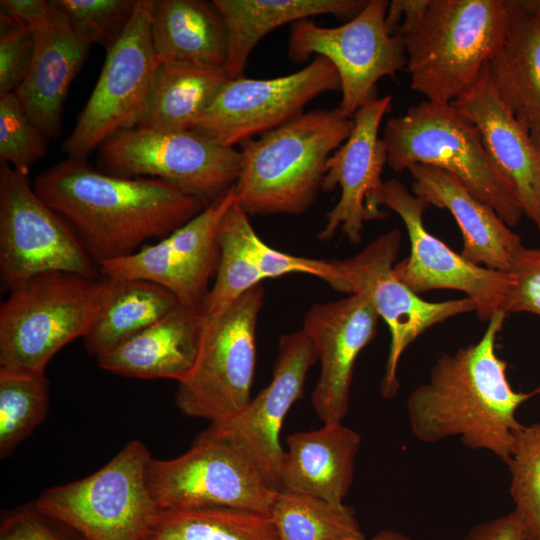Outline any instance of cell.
Segmentation results:
<instances>
[{"mask_svg": "<svg viewBox=\"0 0 540 540\" xmlns=\"http://www.w3.org/2000/svg\"><path fill=\"white\" fill-rule=\"evenodd\" d=\"M144 540H279L268 513L235 508L158 510Z\"/></svg>", "mask_w": 540, "mask_h": 540, "instance_id": "4dcf8cb0", "label": "cell"}, {"mask_svg": "<svg viewBox=\"0 0 540 540\" xmlns=\"http://www.w3.org/2000/svg\"><path fill=\"white\" fill-rule=\"evenodd\" d=\"M249 215L235 202L224 215L219 231V264L214 285L207 293L201 311L212 317L264 280L252 260L246 245Z\"/></svg>", "mask_w": 540, "mask_h": 540, "instance_id": "d6a6232c", "label": "cell"}, {"mask_svg": "<svg viewBox=\"0 0 540 540\" xmlns=\"http://www.w3.org/2000/svg\"><path fill=\"white\" fill-rule=\"evenodd\" d=\"M391 104L390 95L375 96L365 102L353 116L351 134L327 160L322 190L331 191L339 186L341 194L325 215L326 223L318 234L320 240H330L340 229L351 243L357 244L365 222L388 215L377 206L376 198L387 164L386 145L379 129Z\"/></svg>", "mask_w": 540, "mask_h": 540, "instance_id": "d6986e66", "label": "cell"}, {"mask_svg": "<svg viewBox=\"0 0 540 540\" xmlns=\"http://www.w3.org/2000/svg\"><path fill=\"white\" fill-rule=\"evenodd\" d=\"M151 458L130 440L102 468L45 490L33 506L84 540H144L158 512L147 483Z\"/></svg>", "mask_w": 540, "mask_h": 540, "instance_id": "52a82bcc", "label": "cell"}, {"mask_svg": "<svg viewBox=\"0 0 540 540\" xmlns=\"http://www.w3.org/2000/svg\"><path fill=\"white\" fill-rule=\"evenodd\" d=\"M510 23L488 67L494 87L540 152V11L532 0H506Z\"/></svg>", "mask_w": 540, "mask_h": 540, "instance_id": "484cf974", "label": "cell"}, {"mask_svg": "<svg viewBox=\"0 0 540 540\" xmlns=\"http://www.w3.org/2000/svg\"><path fill=\"white\" fill-rule=\"evenodd\" d=\"M235 200L233 186L156 244L100 263V274L117 280L149 281L166 288L180 304L201 307L219 264V227Z\"/></svg>", "mask_w": 540, "mask_h": 540, "instance_id": "e0dca14e", "label": "cell"}, {"mask_svg": "<svg viewBox=\"0 0 540 540\" xmlns=\"http://www.w3.org/2000/svg\"><path fill=\"white\" fill-rule=\"evenodd\" d=\"M382 139L394 172L418 164L442 169L509 227L519 222L523 210L511 185L490 158L477 127L452 103L424 100L410 107L386 122Z\"/></svg>", "mask_w": 540, "mask_h": 540, "instance_id": "8992f818", "label": "cell"}, {"mask_svg": "<svg viewBox=\"0 0 540 540\" xmlns=\"http://www.w3.org/2000/svg\"><path fill=\"white\" fill-rule=\"evenodd\" d=\"M509 23L506 0H427L419 16L396 32L411 89L441 104L467 93L503 44Z\"/></svg>", "mask_w": 540, "mask_h": 540, "instance_id": "277c9868", "label": "cell"}, {"mask_svg": "<svg viewBox=\"0 0 540 540\" xmlns=\"http://www.w3.org/2000/svg\"><path fill=\"white\" fill-rule=\"evenodd\" d=\"M180 303L166 288L144 280H120L113 299L85 335L87 352L96 357L126 342Z\"/></svg>", "mask_w": 540, "mask_h": 540, "instance_id": "f546056e", "label": "cell"}, {"mask_svg": "<svg viewBox=\"0 0 540 540\" xmlns=\"http://www.w3.org/2000/svg\"><path fill=\"white\" fill-rule=\"evenodd\" d=\"M0 94L15 92L26 78L34 56L31 29L20 26L4 10L0 13Z\"/></svg>", "mask_w": 540, "mask_h": 540, "instance_id": "f35d334b", "label": "cell"}, {"mask_svg": "<svg viewBox=\"0 0 540 540\" xmlns=\"http://www.w3.org/2000/svg\"><path fill=\"white\" fill-rule=\"evenodd\" d=\"M341 91L335 66L323 56L301 70L271 79L244 75L229 79L190 131L234 147L276 129L304 113L326 92Z\"/></svg>", "mask_w": 540, "mask_h": 540, "instance_id": "5bb4252c", "label": "cell"}, {"mask_svg": "<svg viewBox=\"0 0 540 540\" xmlns=\"http://www.w3.org/2000/svg\"><path fill=\"white\" fill-rule=\"evenodd\" d=\"M119 284L105 276L49 272L11 290L0 306V370L44 374L59 350L85 337Z\"/></svg>", "mask_w": 540, "mask_h": 540, "instance_id": "5b68a950", "label": "cell"}, {"mask_svg": "<svg viewBox=\"0 0 540 540\" xmlns=\"http://www.w3.org/2000/svg\"><path fill=\"white\" fill-rule=\"evenodd\" d=\"M534 6L540 11V0H532Z\"/></svg>", "mask_w": 540, "mask_h": 540, "instance_id": "f6af8a7d", "label": "cell"}, {"mask_svg": "<svg viewBox=\"0 0 540 540\" xmlns=\"http://www.w3.org/2000/svg\"><path fill=\"white\" fill-rule=\"evenodd\" d=\"M147 483L158 510L235 508L269 514L276 495L253 463L210 428L182 455L151 458Z\"/></svg>", "mask_w": 540, "mask_h": 540, "instance_id": "8fae6325", "label": "cell"}, {"mask_svg": "<svg viewBox=\"0 0 540 540\" xmlns=\"http://www.w3.org/2000/svg\"><path fill=\"white\" fill-rule=\"evenodd\" d=\"M478 129L484 146L540 232V152L499 97L488 64L476 84L452 102Z\"/></svg>", "mask_w": 540, "mask_h": 540, "instance_id": "44dd1931", "label": "cell"}, {"mask_svg": "<svg viewBox=\"0 0 540 540\" xmlns=\"http://www.w3.org/2000/svg\"><path fill=\"white\" fill-rule=\"evenodd\" d=\"M0 7L17 24L32 31L46 25L54 13L52 1L45 0H1Z\"/></svg>", "mask_w": 540, "mask_h": 540, "instance_id": "b9f144b4", "label": "cell"}, {"mask_svg": "<svg viewBox=\"0 0 540 540\" xmlns=\"http://www.w3.org/2000/svg\"><path fill=\"white\" fill-rule=\"evenodd\" d=\"M354 540H412V539L398 531H395L392 529H383L377 532L376 534H374L369 539L365 537L362 539H354Z\"/></svg>", "mask_w": 540, "mask_h": 540, "instance_id": "ee69618b", "label": "cell"}, {"mask_svg": "<svg viewBox=\"0 0 540 540\" xmlns=\"http://www.w3.org/2000/svg\"><path fill=\"white\" fill-rule=\"evenodd\" d=\"M408 171L413 178L412 193L429 205L448 210L455 219L462 235L461 255L474 264L509 272L523 246L520 236L495 210L449 172L419 164Z\"/></svg>", "mask_w": 540, "mask_h": 540, "instance_id": "7402d4cb", "label": "cell"}, {"mask_svg": "<svg viewBox=\"0 0 540 540\" xmlns=\"http://www.w3.org/2000/svg\"><path fill=\"white\" fill-rule=\"evenodd\" d=\"M246 245L263 279L278 278L290 273H304L326 281L333 289L343 292V271L340 260H317L294 256L271 248L250 224L246 230Z\"/></svg>", "mask_w": 540, "mask_h": 540, "instance_id": "74e56055", "label": "cell"}, {"mask_svg": "<svg viewBox=\"0 0 540 540\" xmlns=\"http://www.w3.org/2000/svg\"><path fill=\"white\" fill-rule=\"evenodd\" d=\"M33 189L75 228L97 265L168 236L208 206L165 181L106 174L81 158L44 170Z\"/></svg>", "mask_w": 540, "mask_h": 540, "instance_id": "6da1fadb", "label": "cell"}, {"mask_svg": "<svg viewBox=\"0 0 540 540\" xmlns=\"http://www.w3.org/2000/svg\"><path fill=\"white\" fill-rule=\"evenodd\" d=\"M204 319L201 307L179 304L139 334L98 356V365L125 377L179 383L195 365Z\"/></svg>", "mask_w": 540, "mask_h": 540, "instance_id": "cb8c5ba5", "label": "cell"}, {"mask_svg": "<svg viewBox=\"0 0 540 540\" xmlns=\"http://www.w3.org/2000/svg\"><path fill=\"white\" fill-rule=\"evenodd\" d=\"M240 151L190 130L128 128L99 147L98 170L119 177L165 181L207 205L233 187Z\"/></svg>", "mask_w": 540, "mask_h": 540, "instance_id": "9c48e42d", "label": "cell"}, {"mask_svg": "<svg viewBox=\"0 0 540 540\" xmlns=\"http://www.w3.org/2000/svg\"><path fill=\"white\" fill-rule=\"evenodd\" d=\"M228 80L224 68L161 63L131 128L190 130Z\"/></svg>", "mask_w": 540, "mask_h": 540, "instance_id": "f1b7e54d", "label": "cell"}, {"mask_svg": "<svg viewBox=\"0 0 540 540\" xmlns=\"http://www.w3.org/2000/svg\"><path fill=\"white\" fill-rule=\"evenodd\" d=\"M388 6L387 0H368L357 16L337 27H322L310 18L291 24L288 58L302 63L319 55L332 62L341 83L338 108L347 118L377 96L381 78H394L406 68L403 40L386 26Z\"/></svg>", "mask_w": 540, "mask_h": 540, "instance_id": "7c38bea8", "label": "cell"}, {"mask_svg": "<svg viewBox=\"0 0 540 540\" xmlns=\"http://www.w3.org/2000/svg\"><path fill=\"white\" fill-rule=\"evenodd\" d=\"M46 374L0 370V456L13 450L44 420L49 404Z\"/></svg>", "mask_w": 540, "mask_h": 540, "instance_id": "836d02e7", "label": "cell"}, {"mask_svg": "<svg viewBox=\"0 0 540 540\" xmlns=\"http://www.w3.org/2000/svg\"><path fill=\"white\" fill-rule=\"evenodd\" d=\"M401 244L397 229L383 233L362 251L340 260L343 293L366 291L390 332V345L381 379V395L392 399L399 390L398 366L403 352L422 333L454 316L475 311L468 298L430 302L420 298L394 274L393 267Z\"/></svg>", "mask_w": 540, "mask_h": 540, "instance_id": "2e32d148", "label": "cell"}, {"mask_svg": "<svg viewBox=\"0 0 540 540\" xmlns=\"http://www.w3.org/2000/svg\"><path fill=\"white\" fill-rule=\"evenodd\" d=\"M463 540H525L521 522L514 511L472 527Z\"/></svg>", "mask_w": 540, "mask_h": 540, "instance_id": "7bdbcfd3", "label": "cell"}, {"mask_svg": "<svg viewBox=\"0 0 540 540\" xmlns=\"http://www.w3.org/2000/svg\"><path fill=\"white\" fill-rule=\"evenodd\" d=\"M533 395L540 394V386L537 387L535 390L532 391Z\"/></svg>", "mask_w": 540, "mask_h": 540, "instance_id": "bcb514c9", "label": "cell"}, {"mask_svg": "<svg viewBox=\"0 0 540 540\" xmlns=\"http://www.w3.org/2000/svg\"><path fill=\"white\" fill-rule=\"evenodd\" d=\"M99 268L64 218L34 191L27 173L0 163V277L11 291L49 272L99 278Z\"/></svg>", "mask_w": 540, "mask_h": 540, "instance_id": "30bf717a", "label": "cell"}, {"mask_svg": "<svg viewBox=\"0 0 540 540\" xmlns=\"http://www.w3.org/2000/svg\"><path fill=\"white\" fill-rule=\"evenodd\" d=\"M156 3L137 0L129 24L107 51L97 83L62 144L69 158L85 159L111 135L132 127L161 64L151 34Z\"/></svg>", "mask_w": 540, "mask_h": 540, "instance_id": "4fadbf2b", "label": "cell"}, {"mask_svg": "<svg viewBox=\"0 0 540 540\" xmlns=\"http://www.w3.org/2000/svg\"><path fill=\"white\" fill-rule=\"evenodd\" d=\"M376 204L395 212L406 227L410 253L395 263L393 272L412 292L418 295L434 289L461 291L474 303L479 318L487 322L498 312H504L512 275L468 261L429 233L423 221L430 206L427 201L399 180L389 179L384 181Z\"/></svg>", "mask_w": 540, "mask_h": 540, "instance_id": "9a60e30c", "label": "cell"}, {"mask_svg": "<svg viewBox=\"0 0 540 540\" xmlns=\"http://www.w3.org/2000/svg\"><path fill=\"white\" fill-rule=\"evenodd\" d=\"M263 299L261 283L221 313L204 316L195 365L176 392V404L185 415L219 424L238 415L250 402Z\"/></svg>", "mask_w": 540, "mask_h": 540, "instance_id": "ba28073f", "label": "cell"}, {"mask_svg": "<svg viewBox=\"0 0 540 540\" xmlns=\"http://www.w3.org/2000/svg\"><path fill=\"white\" fill-rule=\"evenodd\" d=\"M48 137L33 123L14 92L0 94V160L29 173L47 151Z\"/></svg>", "mask_w": 540, "mask_h": 540, "instance_id": "8d00e7d4", "label": "cell"}, {"mask_svg": "<svg viewBox=\"0 0 540 540\" xmlns=\"http://www.w3.org/2000/svg\"><path fill=\"white\" fill-rule=\"evenodd\" d=\"M505 316L495 314L476 343L439 356L427 381L411 391L408 420L419 441L431 444L456 437L470 449L509 461L522 427L516 411L534 395L511 387L506 363L496 353Z\"/></svg>", "mask_w": 540, "mask_h": 540, "instance_id": "7a4b0ae2", "label": "cell"}, {"mask_svg": "<svg viewBox=\"0 0 540 540\" xmlns=\"http://www.w3.org/2000/svg\"><path fill=\"white\" fill-rule=\"evenodd\" d=\"M269 516L279 540L365 538L352 507L306 493L276 492Z\"/></svg>", "mask_w": 540, "mask_h": 540, "instance_id": "1f68e13d", "label": "cell"}, {"mask_svg": "<svg viewBox=\"0 0 540 540\" xmlns=\"http://www.w3.org/2000/svg\"><path fill=\"white\" fill-rule=\"evenodd\" d=\"M152 42L160 63L224 68L228 54L225 22L211 2L157 1Z\"/></svg>", "mask_w": 540, "mask_h": 540, "instance_id": "4316f807", "label": "cell"}, {"mask_svg": "<svg viewBox=\"0 0 540 540\" xmlns=\"http://www.w3.org/2000/svg\"><path fill=\"white\" fill-rule=\"evenodd\" d=\"M366 0H213L228 34L224 71L229 79L243 76L257 43L274 29L315 15L332 14L351 20Z\"/></svg>", "mask_w": 540, "mask_h": 540, "instance_id": "83f0119b", "label": "cell"}, {"mask_svg": "<svg viewBox=\"0 0 540 540\" xmlns=\"http://www.w3.org/2000/svg\"><path fill=\"white\" fill-rule=\"evenodd\" d=\"M339 108L304 112L240 144L236 201L249 216L299 215L314 202L332 153L351 134Z\"/></svg>", "mask_w": 540, "mask_h": 540, "instance_id": "3957f363", "label": "cell"}, {"mask_svg": "<svg viewBox=\"0 0 540 540\" xmlns=\"http://www.w3.org/2000/svg\"><path fill=\"white\" fill-rule=\"evenodd\" d=\"M75 32L106 52L123 34L137 0H52Z\"/></svg>", "mask_w": 540, "mask_h": 540, "instance_id": "d590c367", "label": "cell"}, {"mask_svg": "<svg viewBox=\"0 0 540 540\" xmlns=\"http://www.w3.org/2000/svg\"><path fill=\"white\" fill-rule=\"evenodd\" d=\"M50 21L34 30L30 70L15 90L28 117L48 137L58 138L69 87L82 68L91 43L78 35L55 6Z\"/></svg>", "mask_w": 540, "mask_h": 540, "instance_id": "603a6c76", "label": "cell"}, {"mask_svg": "<svg viewBox=\"0 0 540 540\" xmlns=\"http://www.w3.org/2000/svg\"><path fill=\"white\" fill-rule=\"evenodd\" d=\"M510 496L525 540H540V423L522 425L506 463Z\"/></svg>", "mask_w": 540, "mask_h": 540, "instance_id": "e575fe53", "label": "cell"}, {"mask_svg": "<svg viewBox=\"0 0 540 540\" xmlns=\"http://www.w3.org/2000/svg\"><path fill=\"white\" fill-rule=\"evenodd\" d=\"M318 361L314 347L301 329L284 334L270 383L235 417L210 429L245 455L276 492L285 450L282 425L293 404L303 396L308 370Z\"/></svg>", "mask_w": 540, "mask_h": 540, "instance_id": "ac0fdd59", "label": "cell"}, {"mask_svg": "<svg viewBox=\"0 0 540 540\" xmlns=\"http://www.w3.org/2000/svg\"><path fill=\"white\" fill-rule=\"evenodd\" d=\"M0 540H84L63 523L33 505L7 514L1 521Z\"/></svg>", "mask_w": 540, "mask_h": 540, "instance_id": "60d3db41", "label": "cell"}, {"mask_svg": "<svg viewBox=\"0 0 540 540\" xmlns=\"http://www.w3.org/2000/svg\"><path fill=\"white\" fill-rule=\"evenodd\" d=\"M509 273L513 284L504 312H529L540 316V248L522 247L516 254Z\"/></svg>", "mask_w": 540, "mask_h": 540, "instance_id": "ab89813d", "label": "cell"}, {"mask_svg": "<svg viewBox=\"0 0 540 540\" xmlns=\"http://www.w3.org/2000/svg\"><path fill=\"white\" fill-rule=\"evenodd\" d=\"M379 318L366 291L314 304L305 314L302 330L320 362L311 404L324 424L346 417L355 363L376 336Z\"/></svg>", "mask_w": 540, "mask_h": 540, "instance_id": "ffe728a7", "label": "cell"}, {"mask_svg": "<svg viewBox=\"0 0 540 540\" xmlns=\"http://www.w3.org/2000/svg\"><path fill=\"white\" fill-rule=\"evenodd\" d=\"M280 491L310 494L343 504L352 486L361 436L340 423L298 431L286 438Z\"/></svg>", "mask_w": 540, "mask_h": 540, "instance_id": "d4e9b609", "label": "cell"}]
</instances>
